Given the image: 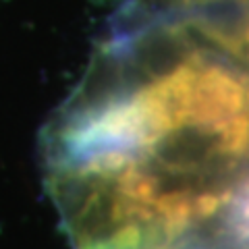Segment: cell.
Segmentation results:
<instances>
[{"label":"cell","mask_w":249,"mask_h":249,"mask_svg":"<svg viewBox=\"0 0 249 249\" xmlns=\"http://www.w3.org/2000/svg\"><path fill=\"white\" fill-rule=\"evenodd\" d=\"M42 147L73 249H249V9L124 4Z\"/></svg>","instance_id":"obj_1"},{"label":"cell","mask_w":249,"mask_h":249,"mask_svg":"<svg viewBox=\"0 0 249 249\" xmlns=\"http://www.w3.org/2000/svg\"><path fill=\"white\" fill-rule=\"evenodd\" d=\"M135 9L150 13H187L206 9H249V0H131Z\"/></svg>","instance_id":"obj_2"}]
</instances>
